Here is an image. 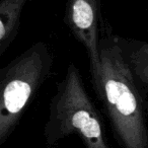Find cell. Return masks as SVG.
Listing matches in <instances>:
<instances>
[{
	"mask_svg": "<svg viewBox=\"0 0 148 148\" xmlns=\"http://www.w3.org/2000/svg\"><path fill=\"white\" fill-rule=\"evenodd\" d=\"M54 55L37 42L0 69V144H3L52 71Z\"/></svg>",
	"mask_w": 148,
	"mask_h": 148,
	"instance_id": "2",
	"label": "cell"
},
{
	"mask_svg": "<svg viewBox=\"0 0 148 148\" xmlns=\"http://www.w3.org/2000/svg\"><path fill=\"white\" fill-rule=\"evenodd\" d=\"M47 132L56 137L76 133L85 148H109L99 115L74 63L68 65L65 76L56 86Z\"/></svg>",
	"mask_w": 148,
	"mask_h": 148,
	"instance_id": "3",
	"label": "cell"
},
{
	"mask_svg": "<svg viewBox=\"0 0 148 148\" xmlns=\"http://www.w3.org/2000/svg\"><path fill=\"white\" fill-rule=\"evenodd\" d=\"M64 21L84 47L89 71L101 65V0H67Z\"/></svg>",
	"mask_w": 148,
	"mask_h": 148,
	"instance_id": "4",
	"label": "cell"
},
{
	"mask_svg": "<svg viewBox=\"0 0 148 148\" xmlns=\"http://www.w3.org/2000/svg\"><path fill=\"white\" fill-rule=\"evenodd\" d=\"M29 0H2L0 2V56L10 47L18 34L21 17Z\"/></svg>",
	"mask_w": 148,
	"mask_h": 148,
	"instance_id": "5",
	"label": "cell"
},
{
	"mask_svg": "<svg viewBox=\"0 0 148 148\" xmlns=\"http://www.w3.org/2000/svg\"><path fill=\"white\" fill-rule=\"evenodd\" d=\"M147 10H148V6H147Z\"/></svg>",
	"mask_w": 148,
	"mask_h": 148,
	"instance_id": "7",
	"label": "cell"
},
{
	"mask_svg": "<svg viewBox=\"0 0 148 148\" xmlns=\"http://www.w3.org/2000/svg\"><path fill=\"white\" fill-rule=\"evenodd\" d=\"M89 72L93 90L125 148H148L144 103L120 38L101 40V65Z\"/></svg>",
	"mask_w": 148,
	"mask_h": 148,
	"instance_id": "1",
	"label": "cell"
},
{
	"mask_svg": "<svg viewBox=\"0 0 148 148\" xmlns=\"http://www.w3.org/2000/svg\"><path fill=\"white\" fill-rule=\"evenodd\" d=\"M124 48L136 79L148 85V43L128 42L124 44Z\"/></svg>",
	"mask_w": 148,
	"mask_h": 148,
	"instance_id": "6",
	"label": "cell"
}]
</instances>
